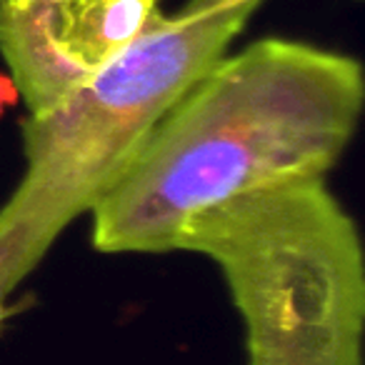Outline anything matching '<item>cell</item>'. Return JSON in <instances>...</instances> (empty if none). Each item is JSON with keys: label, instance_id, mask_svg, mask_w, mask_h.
<instances>
[{"label": "cell", "instance_id": "obj_7", "mask_svg": "<svg viewBox=\"0 0 365 365\" xmlns=\"http://www.w3.org/2000/svg\"><path fill=\"white\" fill-rule=\"evenodd\" d=\"M223 3H233V0H190L188 8H213V6H223Z\"/></svg>", "mask_w": 365, "mask_h": 365}, {"label": "cell", "instance_id": "obj_1", "mask_svg": "<svg viewBox=\"0 0 365 365\" xmlns=\"http://www.w3.org/2000/svg\"><path fill=\"white\" fill-rule=\"evenodd\" d=\"M363 66L285 38L215 61L155 123L91 210L106 255L175 253L190 218L243 195L328 180L358 130Z\"/></svg>", "mask_w": 365, "mask_h": 365}, {"label": "cell", "instance_id": "obj_6", "mask_svg": "<svg viewBox=\"0 0 365 365\" xmlns=\"http://www.w3.org/2000/svg\"><path fill=\"white\" fill-rule=\"evenodd\" d=\"M26 300H16V298H8V300H0V333L8 328L13 318L23 310Z\"/></svg>", "mask_w": 365, "mask_h": 365}, {"label": "cell", "instance_id": "obj_2", "mask_svg": "<svg viewBox=\"0 0 365 365\" xmlns=\"http://www.w3.org/2000/svg\"><path fill=\"white\" fill-rule=\"evenodd\" d=\"M263 0L155 13L51 110L23 120V173L0 205V300L113 188L168 108L228 53Z\"/></svg>", "mask_w": 365, "mask_h": 365}, {"label": "cell", "instance_id": "obj_4", "mask_svg": "<svg viewBox=\"0 0 365 365\" xmlns=\"http://www.w3.org/2000/svg\"><path fill=\"white\" fill-rule=\"evenodd\" d=\"M160 0H0V53L28 115L51 110L150 23Z\"/></svg>", "mask_w": 365, "mask_h": 365}, {"label": "cell", "instance_id": "obj_3", "mask_svg": "<svg viewBox=\"0 0 365 365\" xmlns=\"http://www.w3.org/2000/svg\"><path fill=\"white\" fill-rule=\"evenodd\" d=\"M175 250L218 265L243 320L248 365H363L365 248L328 180L198 213Z\"/></svg>", "mask_w": 365, "mask_h": 365}, {"label": "cell", "instance_id": "obj_5", "mask_svg": "<svg viewBox=\"0 0 365 365\" xmlns=\"http://www.w3.org/2000/svg\"><path fill=\"white\" fill-rule=\"evenodd\" d=\"M21 101V93H18L16 83H13L11 76H6V73L0 71V115L8 110V108H13L16 103Z\"/></svg>", "mask_w": 365, "mask_h": 365}]
</instances>
